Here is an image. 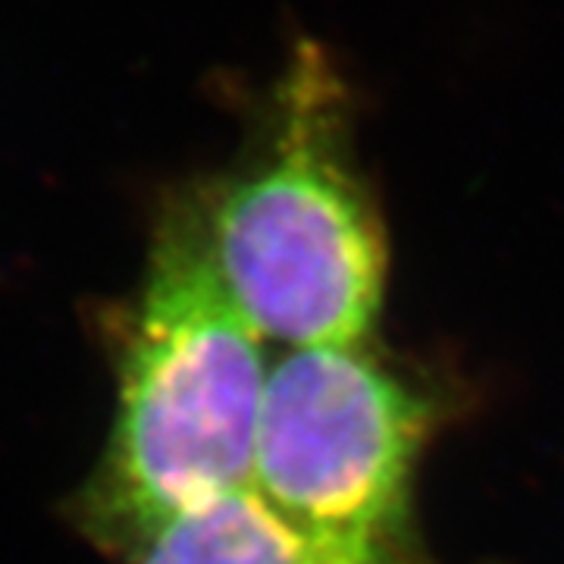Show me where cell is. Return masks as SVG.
Segmentation results:
<instances>
[{
  "label": "cell",
  "mask_w": 564,
  "mask_h": 564,
  "mask_svg": "<svg viewBox=\"0 0 564 564\" xmlns=\"http://www.w3.org/2000/svg\"><path fill=\"white\" fill-rule=\"evenodd\" d=\"M126 564H436L329 540L285 521L254 486L223 492L161 527Z\"/></svg>",
  "instance_id": "277c9868"
},
{
  "label": "cell",
  "mask_w": 564,
  "mask_h": 564,
  "mask_svg": "<svg viewBox=\"0 0 564 564\" xmlns=\"http://www.w3.org/2000/svg\"><path fill=\"white\" fill-rule=\"evenodd\" d=\"M110 339L113 426L69 518L129 562L173 518L251 486L270 373L182 185L161 195L139 292L110 317Z\"/></svg>",
  "instance_id": "6da1fadb"
},
{
  "label": "cell",
  "mask_w": 564,
  "mask_h": 564,
  "mask_svg": "<svg viewBox=\"0 0 564 564\" xmlns=\"http://www.w3.org/2000/svg\"><path fill=\"white\" fill-rule=\"evenodd\" d=\"M355 132V85L323 41L299 39L236 161L182 182L223 285L261 339L373 343L389 239Z\"/></svg>",
  "instance_id": "7a4b0ae2"
},
{
  "label": "cell",
  "mask_w": 564,
  "mask_h": 564,
  "mask_svg": "<svg viewBox=\"0 0 564 564\" xmlns=\"http://www.w3.org/2000/svg\"><path fill=\"white\" fill-rule=\"evenodd\" d=\"M443 417V395L373 343L289 348L267 373L251 486L311 533L417 555L414 486Z\"/></svg>",
  "instance_id": "3957f363"
}]
</instances>
